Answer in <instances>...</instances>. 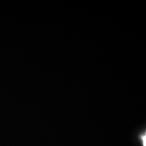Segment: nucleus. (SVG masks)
<instances>
[{"label": "nucleus", "mask_w": 146, "mask_h": 146, "mask_svg": "<svg viewBox=\"0 0 146 146\" xmlns=\"http://www.w3.org/2000/svg\"><path fill=\"white\" fill-rule=\"evenodd\" d=\"M141 139H142V141H143V146H146V137H145V134H144L143 135H142Z\"/></svg>", "instance_id": "f257e3e1"}]
</instances>
